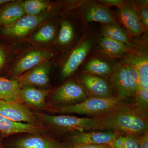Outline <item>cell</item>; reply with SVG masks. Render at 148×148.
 Segmentation results:
<instances>
[{
    "mask_svg": "<svg viewBox=\"0 0 148 148\" xmlns=\"http://www.w3.org/2000/svg\"><path fill=\"white\" fill-rule=\"evenodd\" d=\"M99 116L102 130H112L120 134L138 136L148 131L147 120L137 114L132 107Z\"/></svg>",
    "mask_w": 148,
    "mask_h": 148,
    "instance_id": "cell-1",
    "label": "cell"
},
{
    "mask_svg": "<svg viewBox=\"0 0 148 148\" xmlns=\"http://www.w3.org/2000/svg\"><path fill=\"white\" fill-rule=\"evenodd\" d=\"M131 107V105L114 97L108 98L92 97L77 104L58 107L54 111L59 113L76 114L96 117Z\"/></svg>",
    "mask_w": 148,
    "mask_h": 148,
    "instance_id": "cell-2",
    "label": "cell"
},
{
    "mask_svg": "<svg viewBox=\"0 0 148 148\" xmlns=\"http://www.w3.org/2000/svg\"><path fill=\"white\" fill-rule=\"evenodd\" d=\"M43 121L58 129L73 131L102 130L99 116L82 118L69 115H51L39 114Z\"/></svg>",
    "mask_w": 148,
    "mask_h": 148,
    "instance_id": "cell-3",
    "label": "cell"
},
{
    "mask_svg": "<svg viewBox=\"0 0 148 148\" xmlns=\"http://www.w3.org/2000/svg\"><path fill=\"white\" fill-rule=\"evenodd\" d=\"M88 98L87 93L81 86L73 81L62 85L51 95L52 101L58 107L81 103Z\"/></svg>",
    "mask_w": 148,
    "mask_h": 148,
    "instance_id": "cell-4",
    "label": "cell"
},
{
    "mask_svg": "<svg viewBox=\"0 0 148 148\" xmlns=\"http://www.w3.org/2000/svg\"><path fill=\"white\" fill-rule=\"evenodd\" d=\"M119 132L106 130L73 131L68 138L69 143L76 145H109L119 136Z\"/></svg>",
    "mask_w": 148,
    "mask_h": 148,
    "instance_id": "cell-5",
    "label": "cell"
},
{
    "mask_svg": "<svg viewBox=\"0 0 148 148\" xmlns=\"http://www.w3.org/2000/svg\"><path fill=\"white\" fill-rule=\"evenodd\" d=\"M0 115L16 122L37 124L38 119L26 106L20 102H7L0 100Z\"/></svg>",
    "mask_w": 148,
    "mask_h": 148,
    "instance_id": "cell-6",
    "label": "cell"
},
{
    "mask_svg": "<svg viewBox=\"0 0 148 148\" xmlns=\"http://www.w3.org/2000/svg\"><path fill=\"white\" fill-rule=\"evenodd\" d=\"M112 89L114 97L119 101H124L130 97L127 68L125 64L116 65L110 74Z\"/></svg>",
    "mask_w": 148,
    "mask_h": 148,
    "instance_id": "cell-7",
    "label": "cell"
},
{
    "mask_svg": "<svg viewBox=\"0 0 148 148\" xmlns=\"http://www.w3.org/2000/svg\"><path fill=\"white\" fill-rule=\"evenodd\" d=\"M46 17L40 15H27L5 27L1 30L3 34L8 36H23L45 20Z\"/></svg>",
    "mask_w": 148,
    "mask_h": 148,
    "instance_id": "cell-8",
    "label": "cell"
},
{
    "mask_svg": "<svg viewBox=\"0 0 148 148\" xmlns=\"http://www.w3.org/2000/svg\"><path fill=\"white\" fill-rule=\"evenodd\" d=\"M50 67V62L46 61L33 68L18 80L20 88L32 86L47 85L49 82Z\"/></svg>",
    "mask_w": 148,
    "mask_h": 148,
    "instance_id": "cell-9",
    "label": "cell"
},
{
    "mask_svg": "<svg viewBox=\"0 0 148 148\" xmlns=\"http://www.w3.org/2000/svg\"><path fill=\"white\" fill-rule=\"evenodd\" d=\"M91 47V42L90 41H86L73 51L61 70L60 74L61 79L66 78L76 71L84 61Z\"/></svg>",
    "mask_w": 148,
    "mask_h": 148,
    "instance_id": "cell-10",
    "label": "cell"
},
{
    "mask_svg": "<svg viewBox=\"0 0 148 148\" xmlns=\"http://www.w3.org/2000/svg\"><path fill=\"white\" fill-rule=\"evenodd\" d=\"M46 131L43 127L37 124L16 122L0 115V132L5 135L20 133L42 134Z\"/></svg>",
    "mask_w": 148,
    "mask_h": 148,
    "instance_id": "cell-11",
    "label": "cell"
},
{
    "mask_svg": "<svg viewBox=\"0 0 148 148\" xmlns=\"http://www.w3.org/2000/svg\"><path fill=\"white\" fill-rule=\"evenodd\" d=\"M82 84L93 97L108 98L113 97L111 89L106 80L100 77L88 73L84 74L80 77Z\"/></svg>",
    "mask_w": 148,
    "mask_h": 148,
    "instance_id": "cell-12",
    "label": "cell"
},
{
    "mask_svg": "<svg viewBox=\"0 0 148 148\" xmlns=\"http://www.w3.org/2000/svg\"><path fill=\"white\" fill-rule=\"evenodd\" d=\"M120 19L132 36H139L143 32V26L136 10L130 5H124L119 10Z\"/></svg>",
    "mask_w": 148,
    "mask_h": 148,
    "instance_id": "cell-13",
    "label": "cell"
},
{
    "mask_svg": "<svg viewBox=\"0 0 148 148\" xmlns=\"http://www.w3.org/2000/svg\"><path fill=\"white\" fill-rule=\"evenodd\" d=\"M123 63L132 66L138 73L140 88L148 89V60L146 56L140 53H130Z\"/></svg>",
    "mask_w": 148,
    "mask_h": 148,
    "instance_id": "cell-14",
    "label": "cell"
},
{
    "mask_svg": "<svg viewBox=\"0 0 148 148\" xmlns=\"http://www.w3.org/2000/svg\"><path fill=\"white\" fill-rule=\"evenodd\" d=\"M53 53L43 50L33 51L24 56L13 69L14 73H19L33 69L51 58Z\"/></svg>",
    "mask_w": 148,
    "mask_h": 148,
    "instance_id": "cell-15",
    "label": "cell"
},
{
    "mask_svg": "<svg viewBox=\"0 0 148 148\" xmlns=\"http://www.w3.org/2000/svg\"><path fill=\"white\" fill-rule=\"evenodd\" d=\"M48 90L39 89L32 86H25L20 89L19 100L38 108H44L45 99L49 93Z\"/></svg>",
    "mask_w": 148,
    "mask_h": 148,
    "instance_id": "cell-16",
    "label": "cell"
},
{
    "mask_svg": "<svg viewBox=\"0 0 148 148\" xmlns=\"http://www.w3.org/2000/svg\"><path fill=\"white\" fill-rule=\"evenodd\" d=\"M14 148H64L57 142L38 135L20 139L13 144Z\"/></svg>",
    "mask_w": 148,
    "mask_h": 148,
    "instance_id": "cell-17",
    "label": "cell"
},
{
    "mask_svg": "<svg viewBox=\"0 0 148 148\" xmlns=\"http://www.w3.org/2000/svg\"><path fill=\"white\" fill-rule=\"evenodd\" d=\"M84 19L86 22H101L108 24H116L112 12L104 6L95 5L90 7L85 11Z\"/></svg>",
    "mask_w": 148,
    "mask_h": 148,
    "instance_id": "cell-18",
    "label": "cell"
},
{
    "mask_svg": "<svg viewBox=\"0 0 148 148\" xmlns=\"http://www.w3.org/2000/svg\"><path fill=\"white\" fill-rule=\"evenodd\" d=\"M20 86L18 81L0 77V100L7 102L18 101Z\"/></svg>",
    "mask_w": 148,
    "mask_h": 148,
    "instance_id": "cell-19",
    "label": "cell"
},
{
    "mask_svg": "<svg viewBox=\"0 0 148 148\" xmlns=\"http://www.w3.org/2000/svg\"><path fill=\"white\" fill-rule=\"evenodd\" d=\"M24 13L21 4H11L5 6L0 12V25H9L23 16Z\"/></svg>",
    "mask_w": 148,
    "mask_h": 148,
    "instance_id": "cell-20",
    "label": "cell"
},
{
    "mask_svg": "<svg viewBox=\"0 0 148 148\" xmlns=\"http://www.w3.org/2000/svg\"><path fill=\"white\" fill-rule=\"evenodd\" d=\"M100 45L105 53L112 57H118L130 50V47L105 36L101 40Z\"/></svg>",
    "mask_w": 148,
    "mask_h": 148,
    "instance_id": "cell-21",
    "label": "cell"
},
{
    "mask_svg": "<svg viewBox=\"0 0 148 148\" xmlns=\"http://www.w3.org/2000/svg\"><path fill=\"white\" fill-rule=\"evenodd\" d=\"M102 32L104 36L108 37L128 46L132 45L126 32L116 24H108L103 27Z\"/></svg>",
    "mask_w": 148,
    "mask_h": 148,
    "instance_id": "cell-22",
    "label": "cell"
},
{
    "mask_svg": "<svg viewBox=\"0 0 148 148\" xmlns=\"http://www.w3.org/2000/svg\"><path fill=\"white\" fill-rule=\"evenodd\" d=\"M132 108L137 114L147 120L148 116V89L138 88L134 96Z\"/></svg>",
    "mask_w": 148,
    "mask_h": 148,
    "instance_id": "cell-23",
    "label": "cell"
},
{
    "mask_svg": "<svg viewBox=\"0 0 148 148\" xmlns=\"http://www.w3.org/2000/svg\"><path fill=\"white\" fill-rule=\"evenodd\" d=\"M85 70L88 74L97 76H107L112 69L108 63L99 59H92L85 65Z\"/></svg>",
    "mask_w": 148,
    "mask_h": 148,
    "instance_id": "cell-24",
    "label": "cell"
},
{
    "mask_svg": "<svg viewBox=\"0 0 148 148\" xmlns=\"http://www.w3.org/2000/svg\"><path fill=\"white\" fill-rule=\"evenodd\" d=\"M140 136L120 134L109 145L112 148H139Z\"/></svg>",
    "mask_w": 148,
    "mask_h": 148,
    "instance_id": "cell-25",
    "label": "cell"
},
{
    "mask_svg": "<svg viewBox=\"0 0 148 148\" xmlns=\"http://www.w3.org/2000/svg\"><path fill=\"white\" fill-rule=\"evenodd\" d=\"M24 12L28 15L36 16L48 7L47 2L41 0H29L21 3Z\"/></svg>",
    "mask_w": 148,
    "mask_h": 148,
    "instance_id": "cell-26",
    "label": "cell"
},
{
    "mask_svg": "<svg viewBox=\"0 0 148 148\" xmlns=\"http://www.w3.org/2000/svg\"><path fill=\"white\" fill-rule=\"evenodd\" d=\"M74 35L73 29L71 23L67 21H62L58 36V42L61 45L68 44L73 40Z\"/></svg>",
    "mask_w": 148,
    "mask_h": 148,
    "instance_id": "cell-27",
    "label": "cell"
},
{
    "mask_svg": "<svg viewBox=\"0 0 148 148\" xmlns=\"http://www.w3.org/2000/svg\"><path fill=\"white\" fill-rule=\"evenodd\" d=\"M55 34V28L50 24H47L35 34L33 39L38 42H48L52 40Z\"/></svg>",
    "mask_w": 148,
    "mask_h": 148,
    "instance_id": "cell-28",
    "label": "cell"
},
{
    "mask_svg": "<svg viewBox=\"0 0 148 148\" xmlns=\"http://www.w3.org/2000/svg\"><path fill=\"white\" fill-rule=\"evenodd\" d=\"M125 65L127 68L130 97H134L140 87L139 77L137 71L133 66L127 64Z\"/></svg>",
    "mask_w": 148,
    "mask_h": 148,
    "instance_id": "cell-29",
    "label": "cell"
},
{
    "mask_svg": "<svg viewBox=\"0 0 148 148\" xmlns=\"http://www.w3.org/2000/svg\"><path fill=\"white\" fill-rule=\"evenodd\" d=\"M138 14L143 27L148 29V10L147 7H144L138 10Z\"/></svg>",
    "mask_w": 148,
    "mask_h": 148,
    "instance_id": "cell-30",
    "label": "cell"
},
{
    "mask_svg": "<svg viewBox=\"0 0 148 148\" xmlns=\"http://www.w3.org/2000/svg\"><path fill=\"white\" fill-rule=\"evenodd\" d=\"M99 2L107 5L114 6L120 8L124 5V2L121 0H101Z\"/></svg>",
    "mask_w": 148,
    "mask_h": 148,
    "instance_id": "cell-31",
    "label": "cell"
},
{
    "mask_svg": "<svg viewBox=\"0 0 148 148\" xmlns=\"http://www.w3.org/2000/svg\"><path fill=\"white\" fill-rule=\"evenodd\" d=\"M139 148H148V131L140 136V145Z\"/></svg>",
    "mask_w": 148,
    "mask_h": 148,
    "instance_id": "cell-32",
    "label": "cell"
},
{
    "mask_svg": "<svg viewBox=\"0 0 148 148\" xmlns=\"http://www.w3.org/2000/svg\"><path fill=\"white\" fill-rule=\"evenodd\" d=\"M105 145H76L71 148H102Z\"/></svg>",
    "mask_w": 148,
    "mask_h": 148,
    "instance_id": "cell-33",
    "label": "cell"
},
{
    "mask_svg": "<svg viewBox=\"0 0 148 148\" xmlns=\"http://www.w3.org/2000/svg\"><path fill=\"white\" fill-rule=\"evenodd\" d=\"M6 56L4 51L0 48V69L2 68L5 63Z\"/></svg>",
    "mask_w": 148,
    "mask_h": 148,
    "instance_id": "cell-34",
    "label": "cell"
},
{
    "mask_svg": "<svg viewBox=\"0 0 148 148\" xmlns=\"http://www.w3.org/2000/svg\"><path fill=\"white\" fill-rule=\"evenodd\" d=\"M10 1H9V0H0V5Z\"/></svg>",
    "mask_w": 148,
    "mask_h": 148,
    "instance_id": "cell-35",
    "label": "cell"
},
{
    "mask_svg": "<svg viewBox=\"0 0 148 148\" xmlns=\"http://www.w3.org/2000/svg\"><path fill=\"white\" fill-rule=\"evenodd\" d=\"M102 148H112L109 145H105L104 146V147H102Z\"/></svg>",
    "mask_w": 148,
    "mask_h": 148,
    "instance_id": "cell-36",
    "label": "cell"
}]
</instances>
